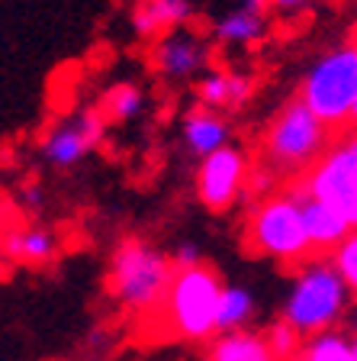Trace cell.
Instances as JSON below:
<instances>
[{
    "label": "cell",
    "mask_w": 357,
    "mask_h": 361,
    "mask_svg": "<svg viewBox=\"0 0 357 361\" xmlns=\"http://www.w3.org/2000/svg\"><path fill=\"white\" fill-rule=\"evenodd\" d=\"M354 326H357V316H354Z\"/></svg>",
    "instance_id": "31"
},
{
    "label": "cell",
    "mask_w": 357,
    "mask_h": 361,
    "mask_svg": "<svg viewBox=\"0 0 357 361\" xmlns=\"http://www.w3.org/2000/svg\"><path fill=\"white\" fill-rule=\"evenodd\" d=\"M242 7H245L248 13H258V16H264V13H268V10H270V4H268V0H245Z\"/></svg>",
    "instance_id": "26"
},
{
    "label": "cell",
    "mask_w": 357,
    "mask_h": 361,
    "mask_svg": "<svg viewBox=\"0 0 357 361\" xmlns=\"http://www.w3.org/2000/svg\"><path fill=\"white\" fill-rule=\"evenodd\" d=\"M106 123L97 113V106L77 110L65 120L52 123L39 139V158L55 171H71L104 142Z\"/></svg>",
    "instance_id": "7"
},
{
    "label": "cell",
    "mask_w": 357,
    "mask_h": 361,
    "mask_svg": "<svg viewBox=\"0 0 357 361\" xmlns=\"http://www.w3.org/2000/svg\"><path fill=\"white\" fill-rule=\"evenodd\" d=\"M296 188L306 197L332 203L344 213L348 200L357 190V133H348L344 139L328 145L319 161L309 171H303V180Z\"/></svg>",
    "instance_id": "8"
},
{
    "label": "cell",
    "mask_w": 357,
    "mask_h": 361,
    "mask_svg": "<svg viewBox=\"0 0 357 361\" xmlns=\"http://www.w3.org/2000/svg\"><path fill=\"white\" fill-rule=\"evenodd\" d=\"M58 252V235L39 223L7 226L0 233V255L13 264H23V268H49V264H55Z\"/></svg>",
    "instance_id": "11"
},
{
    "label": "cell",
    "mask_w": 357,
    "mask_h": 361,
    "mask_svg": "<svg viewBox=\"0 0 357 361\" xmlns=\"http://www.w3.org/2000/svg\"><path fill=\"white\" fill-rule=\"evenodd\" d=\"M268 345H270V352L277 355V361H296L299 358V352H303V338L296 336V332L290 329V326L283 323H274L268 329Z\"/></svg>",
    "instance_id": "22"
},
{
    "label": "cell",
    "mask_w": 357,
    "mask_h": 361,
    "mask_svg": "<svg viewBox=\"0 0 357 361\" xmlns=\"http://www.w3.org/2000/svg\"><path fill=\"white\" fill-rule=\"evenodd\" d=\"M293 194L299 197V210H303V226L306 235H309V245H313V255H332L351 233V223L338 207L332 203H322L315 197H306L303 190L293 184Z\"/></svg>",
    "instance_id": "12"
},
{
    "label": "cell",
    "mask_w": 357,
    "mask_h": 361,
    "mask_svg": "<svg viewBox=\"0 0 357 361\" xmlns=\"http://www.w3.org/2000/svg\"><path fill=\"white\" fill-rule=\"evenodd\" d=\"M16 203H20L23 210L39 213L45 207V188L39 184V180H23V184H20V194H16Z\"/></svg>",
    "instance_id": "23"
},
{
    "label": "cell",
    "mask_w": 357,
    "mask_h": 361,
    "mask_svg": "<svg viewBox=\"0 0 357 361\" xmlns=\"http://www.w3.org/2000/svg\"><path fill=\"white\" fill-rule=\"evenodd\" d=\"M254 316V297L251 290L238 284H225L223 297H219V313H216V336L219 332H238L245 329V323Z\"/></svg>",
    "instance_id": "19"
},
{
    "label": "cell",
    "mask_w": 357,
    "mask_h": 361,
    "mask_svg": "<svg viewBox=\"0 0 357 361\" xmlns=\"http://www.w3.org/2000/svg\"><path fill=\"white\" fill-rule=\"evenodd\" d=\"M254 94V78L242 71H203L196 81V104L203 110H238Z\"/></svg>",
    "instance_id": "14"
},
{
    "label": "cell",
    "mask_w": 357,
    "mask_h": 361,
    "mask_svg": "<svg viewBox=\"0 0 357 361\" xmlns=\"http://www.w3.org/2000/svg\"><path fill=\"white\" fill-rule=\"evenodd\" d=\"M151 68L168 81H187L209 71V42L190 30H174L151 42Z\"/></svg>",
    "instance_id": "10"
},
{
    "label": "cell",
    "mask_w": 357,
    "mask_h": 361,
    "mask_svg": "<svg viewBox=\"0 0 357 361\" xmlns=\"http://www.w3.org/2000/svg\"><path fill=\"white\" fill-rule=\"evenodd\" d=\"M344 216H348L351 229H357V190H354V197L348 200V207H344Z\"/></svg>",
    "instance_id": "27"
},
{
    "label": "cell",
    "mask_w": 357,
    "mask_h": 361,
    "mask_svg": "<svg viewBox=\"0 0 357 361\" xmlns=\"http://www.w3.org/2000/svg\"><path fill=\"white\" fill-rule=\"evenodd\" d=\"M174 278L171 258L142 239H123L106 268V293L126 313H155Z\"/></svg>",
    "instance_id": "2"
},
{
    "label": "cell",
    "mask_w": 357,
    "mask_h": 361,
    "mask_svg": "<svg viewBox=\"0 0 357 361\" xmlns=\"http://www.w3.org/2000/svg\"><path fill=\"white\" fill-rule=\"evenodd\" d=\"M332 264L342 274V281L348 284V293L357 297V229H351L348 239L332 252Z\"/></svg>",
    "instance_id": "21"
},
{
    "label": "cell",
    "mask_w": 357,
    "mask_h": 361,
    "mask_svg": "<svg viewBox=\"0 0 357 361\" xmlns=\"http://www.w3.org/2000/svg\"><path fill=\"white\" fill-rule=\"evenodd\" d=\"M264 30H268V26H264V16L248 13V10L242 7V10L225 13L223 20L216 23L213 36H216L223 45H254L264 39Z\"/></svg>",
    "instance_id": "18"
},
{
    "label": "cell",
    "mask_w": 357,
    "mask_h": 361,
    "mask_svg": "<svg viewBox=\"0 0 357 361\" xmlns=\"http://www.w3.org/2000/svg\"><path fill=\"white\" fill-rule=\"evenodd\" d=\"M348 284L332 262H303L293 278V287L283 303V323L299 338H313L319 332L335 329V323L348 310Z\"/></svg>",
    "instance_id": "3"
},
{
    "label": "cell",
    "mask_w": 357,
    "mask_h": 361,
    "mask_svg": "<svg viewBox=\"0 0 357 361\" xmlns=\"http://www.w3.org/2000/svg\"><path fill=\"white\" fill-rule=\"evenodd\" d=\"M348 129H351V133H357V100H354V106H351V120H348Z\"/></svg>",
    "instance_id": "28"
},
{
    "label": "cell",
    "mask_w": 357,
    "mask_h": 361,
    "mask_svg": "<svg viewBox=\"0 0 357 361\" xmlns=\"http://www.w3.org/2000/svg\"><path fill=\"white\" fill-rule=\"evenodd\" d=\"M299 100L325 123L328 129H348L351 106L357 100V52L338 45L325 52L306 71L299 84Z\"/></svg>",
    "instance_id": "6"
},
{
    "label": "cell",
    "mask_w": 357,
    "mask_h": 361,
    "mask_svg": "<svg viewBox=\"0 0 357 361\" xmlns=\"http://www.w3.org/2000/svg\"><path fill=\"white\" fill-rule=\"evenodd\" d=\"M245 248L251 255H264L277 264H303L313 258V245L303 226L299 197L290 190L268 194L254 203L245 223Z\"/></svg>",
    "instance_id": "4"
},
{
    "label": "cell",
    "mask_w": 357,
    "mask_h": 361,
    "mask_svg": "<svg viewBox=\"0 0 357 361\" xmlns=\"http://www.w3.org/2000/svg\"><path fill=\"white\" fill-rule=\"evenodd\" d=\"M194 184H196V200L209 213L232 210L238 197H242V190L248 188V155L238 145H225V149L200 158Z\"/></svg>",
    "instance_id": "9"
},
{
    "label": "cell",
    "mask_w": 357,
    "mask_h": 361,
    "mask_svg": "<svg viewBox=\"0 0 357 361\" xmlns=\"http://www.w3.org/2000/svg\"><path fill=\"white\" fill-rule=\"evenodd\" d=\"M190 16H194L190 0H139L132 7V30L139 39L155 42V39L187 26Z\"/></svg>",
    "instance_id": "13"
},
{
    "label": "cell",
    "mask_w": 357,
    "mask_h": 361,
    "mask_svg": "<svg viewBox=\"0 0 357 361\" xmlns=\"http://www.w3.org/2000/svg\"><path fill=\"white\" fill-rule=\"evenodd\" d=\"M274 10H280V13H296V10H303L309 0H268Z\"/></svg>",
    "instance_id": "25"
},
{
    "label": "cell",
    "mask_w": 357,
    "mask_h": 361,
    "mask_svg": "<svg viewBox=\"0 0 357 361\" xmlns=\"http://www.w3.org/2000/svg\"><path fill=\"white\" fill-rule=\"evenodd\" d=\"M348 45H351V49H354V52H357V26H354V32H351V42H348Z\"/></svg>",
    "instance_id": "29"
},
{
    "label": "cell",
    "mask_w": 357,
    "mask_h": 361,
    "mask_svg": "<svg viewBox=\"0 0 357 361\" xmlns=\"http://www.w3.org/2000/svg\"><path fill=\"white\" fill-rule=\"evenodd\" d=\"M351 348H354V358H357V338H351Z\"/></svg>",
    "instance_id": "30"
},
{
    "label": "cell",
    "mask_w": 357,
    "mask_h": 361,
    "mask_svg": "<svg viewBox=\"0 0 357 361\" xmlns=\"http://www.w3.org/2000/svg\"><path fill=\"white\" fill-rule=\"evenodd\" d=\"M223 278L209 264L174 271L171 284L158 303L161 329L180 342H206L216 336V313L223 297Z\"/></svg>",
    "instance_id": "1"
},
{
    "label": "cell",
    "mask_w": 357,
    "mask_h": 361,
    "mask_svg": "<svg viewBox=\"0 0 357 361\" xmlns=\"http://www.w3.org/2000/svg\"><path fill=\"white\" fill-rule=\"evenodd\" d=\"M299 361H357V358H354V348H351V338L342 336L338 329H328L313 338H306Z\"/></svg>",
    "instance_id": "20"
},
{
    "label": "cell",
    "mask_w": 357,
    "mask_h": 361,
    "mask_svg": "<svg viewBox=\"0 0 357 361\" xmlns=\"http://www.w3.org/2000/svg\"><path fill=\"white\" fill-rule=\"evenodd\" d=\"M229 139H232V129L216 110L196 106V110H190L184 116V145L194 152L196 158H206V155H213V152L225 149Z\"/></svg>",
    "instance_id": "15"
},
{
    "label": "cell",
    "mask_w": 357,
    "mask_h": 361,
    "mask_svg": "<svg viewBox=\"0 0 357 361\" xmlns=\"http://www.w3.org/2000/svg\"><path fill=\"white\" fill-rule=\"evenodd\" d=\"M171 264H174V271H184V268H196V264H203L200 245H196V242H180V245L174 248Z\"/></svg>",
    "instance_id": "24"
},
{
    "label": "cell",
    "mask_w": 357,
    "mask_h": 361,
    "mask_svg": "<svg viewBox=\"0 0 357 361\" xmlns=\"http://www.w3.org/2000/svg\"><path fill=\"white\" fill-rule=\"evenodd\" d=\"M296 361H299V358H296Z\"/></svg>",
    "instance_id": "32"
},
{
    "label": "cell",
    "mask_w": 357,
    "mask_h": 361,
    "mask_svg": "<svg viewBox=\"0 0 357 361\" xmlns=\"http://www.w3.org/2000/svg\"><path fill=\"white\" fill-rule=\"evenodd\" d=\"M145 106V94H142L135 84H113L97 104V113L104 116L106 126H116V123H129L135 120Z\"/></svg>",
    "instance_id": "17"
},
{
    "label": "cell",
    "mask_w": 357,
    "mask_h": 361,
    "mask_svg": "<svg viewBox=\"0 0 357 361\" xmlns=\"http://www.w3.org/2000/svg\"><path fill=\"white\" fill-rule=\"evenodd\" d=\"M332 145V129L315 116L299 97L283 104L264 129L261 152L274 174H303Z\"/></svg>",
    "instance_id": "5"
},
{
    "label": "cell",
    "mask_w": 357,
    "mask_h": 361,
    "mask_svg": "<svg viewBox=\"0 0 357 361\" xmlns=\"http://www.w3.org/2000/svg\"><path fill=\"white\" fill-rule=\"evenodd\" d=\"M206 361H277V355L270 352L264 336L238 329V332H219L206 348Z\"/></svg>",
    "instance_id": "16"
}]
</instances>
